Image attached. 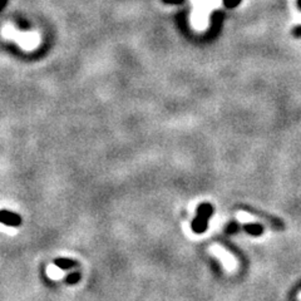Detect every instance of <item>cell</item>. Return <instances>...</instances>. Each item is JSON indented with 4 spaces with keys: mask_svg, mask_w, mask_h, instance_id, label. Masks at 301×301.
Masks as SVG:
<instances>
[{
    "mask_svg": "<svg viewBox=\"0 0 301 301\" xmlns=\"http://www.w3.org/2000/svg\"><path fill=\"white\" fill-rule=\"evenodd\" d=\"M237 218H239L240 221H242V222H255V218H253V216L248 215V213L245 212H240L239 215H237Z\"/></svg>",
    "mask_w": 301,
    "mask_h": 301,
    "instance_id": "cell-5",
    "label": "cell"
},
{
    "mask_svg": "<svg viewBox=\"0 0 301 301\" xmlns=\"http://www.w3.org/2000/svg\"><path fill=\"white\" fill-rule=\"evenodd\" d=\"M211 251H212L213 255H216L221 261H222L223 265H225V267L227 270H232L235 266H236V261H235L234 256L230 255V253L227 252L225 249L221 248V246L215 245V246L211 249Z\"/></svg>",
    "mask_w": 301,
    "mask_h": 301,
    "instance_id": "cell-2",
    "label": "cell"
},
{
    "mask_svg": "<svg viewBox=\"0 0 301 301\" xmlns=\"http://www.w3.org/2000/svg\"><path fill=\"white\" fill-rule=\"evenodd\" d=\"M164 1H167V3H181L182 0H164Z\"/></svg>",
    "mask_w": 301,
    "mask_h": 301,
    "instance_id": "cell-10",
    "label": "cell"
},
{
    "mask_svg": "<svg viewBox=\"0 0 301 301\" xmlns=\"http://www.w3.org/2000/svg\"><path fill=\"white\" fill-rule=\"evenodd\" d=\"M246 230H248V232H250V234H252V235H260L261 232H262V227H261L260 225L248 226Z\"/></svg>",
    "mask_w": 301,
    "mask_h": 301,
    "instance_id": "cell-6",
    "label": "cell"
},
{
    "mask_svg": "<svg viewBox=\"0 0 301 301\" xmlns=\"http://www.w3.org/2000/svg\"><path fill=\"white\" fill-rule=\"evenodd\" d=\"M298 4H299V8L301 9V0H298ZM294 35L298 38H301V27L295 28V30H294Z\"/></svg>",
    "mask_w": 301,
    "mask_h": 301,
    "instance_id": "cell-8",
    "label": "cell"
},
{
    "mask_svg": "<svg viewBox=\"0 0 301 301\" xmlns=\"http://www.w3.org/2000/svg\"><path fill=\"white\" fill-rule=\"evenodd\" d=\"M212 213V206L208 203H203L199 207V213L192 223V229L195 232H203L207 227V220Z\"/></svg>",
    "mask_w": 301,
    "mask_h": 301,
    "instance_id": "cell-1",
    "label": "cell"
},
{
    "mask_svg": "<svg viewBox=\"0 0 301 301\" xmlns=\"http://www.w3.org/2000/svg\"><path fill=\"white\" fill-rule=\"evenodd\" d=\"M0 223L11 227L22 225V217L15 212H11L8 210H0Z\"/></svg>",
    "mask_w": 301,
    "mask_h": 301,
    "instance_id": "cell-3",
    "label": "cell"
},
{
    "mask_svg": "<svg viewBox=\"0 0 301 301\" xmlns=\"http://www.w3.org/2000/svg\"><path fill=\"white\" fill-rule=\"evenodd\" d=\"M240 0H225V4L227 6H235Z\"/></svg>",
    "mask_w": 301,
    "mask_h": 301,
    "instance_id": "cell-9",
    "label": "cell"
},
{
    "mask_svg": "<svg viewBox=\"0 0 301 301\" xmlns=\"http://www.w3.org/2000/svg\"><path fill=\"white\" fill-rule=\"evenodd\" d=\"M79 277H81V276H79V274L74 272V274H72L69 277H68L67 281L69 282V284H75V282H77L79 280Z\"/></svg>",
    "mask_w": 301,
    "mask_h": 301,
    "instance_id": "cell-7",
    "label": "cell"
},
{
    "mask_svg": "<svg viewBox=\"0 0 301 301\" xmlns=\"http://www.w3.org/2000/svg\"><path fill=\"white\" fill-rule=\"evenodd\" d=\"M55 265L59 267V269L67 270V269H70V267L74 265V262H73L72 260H69V258H56Z\"/></svg>",
    "mask_w": 301,
    "mask_h": 301,
    "instance_id": "cell-4",
    "label": "cell"
}]
</instances>
